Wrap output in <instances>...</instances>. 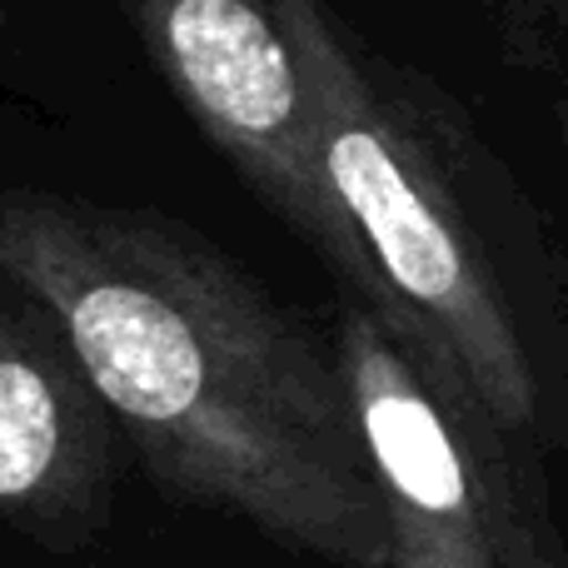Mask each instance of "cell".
I'll return each mask as SVG.
<instances>
[{
	"mask_svg": "<svg viewBox=\"0 0 568 568\" xmlns=\"http://www.w3.org/2000/svg\"><path fill=\"white\" fill-rule=\"evenodd\" d=\"M115 444L60 324L0 275V524L50 554L90 549L115 509Z\"/></svg>",
	"mask_w": 568,
	"mask_h": 568,
	"instance_id": "cell-5",
	"label": "cell"
},
{
	"mask_svg": "<svg viewBox=\"0 0 568 568\" xmlns=\"http://www.w3.org/2000/svg\"><path fill=\"white\" fill-rule=\"evenodd\" d=\"M20 6H30V0H0V26H6V20H10V16H16V10H20Z\"/></svg>",
	"mask_w": 568,
	"mask_h": 568,
	"instance_id": "cell-7",
	"label": "cell"
},
{
	"mask_svg": "<svg viewBox=\"0 0 568 568\" xmlns=\"http://www.w3.org/2000/svg\"><path fill=\"white\" fill-rule=\"evenodd\" d=\"M0 275L50 310L170 499L334 568H389L329 339L230 255L150 210L0 190Z\"/></svg>",
	"mask_w": 568,
	"mask_h": 568,
	"instance_id": "cell-1",
	"label": "cell"
},
{
	"mask_svg": "<svg viewBox=\"0 0 568 568\" xmlns=\"http://www.w3.org/2000/svg\"><path fill=\"white\" fill-rule=\"evenodd\" d=\"M549 6H554V10H559V6H564V0H549Z\"/></svg>",
	"mask_w": 568,
	"mask_h": 568,
	"instance_id": "cell-8",
	"label": "cell"
},
{
	"mask_svg": "<svg viewBox=\"0 0 568 568\" xmlns=\"http://www.w3.org/2000/svg\"><path fill=\"white\" fill-rule=\"evenodd\" d=\"M200 135L364 304L369 270L314 155L280 0H120Z\"/></svg>",
	"mask_w": 568,
	"mask_h": 568,
	"instance_id": "cell-4",
	"label": "cell"
},
{
	"mask_svg": "<svg viewBox=\"0 0 568 568\" xmlns=\"http://www.w3.org/2000/svg\"><path fill=\"white\" fill-rule=\"evenodd\" d=\"M329 354L384 509L389 568H534L509 444L454 414L349 294L334 310Z\"/></svg>",
	"mask_w": 568,
	"mask_h": 568,
	"instance_id": "cell-3",
	"label": "cell"
},
{
	"mask_svg": "<svg viewBox=\"0 0 568 568\" xmlns=\"http://www.w3.org/2000/svg\"><path fill=\"white\" fill-rule=\"evenodd\" d=\"M280 10L324 185L369 270L364 310L454 414L504 444H529L544 409L539 374L429 115L324 0H280Z\"/></svg>",
	"mask_w": 568,
	"mask_h": 568,
	"instance_id": "cell-2",
	"label": "cell"
},
{
	"mask_svg": "<svg viewBox=\"0 0 568 568\" xmlns=\"http://www.w3.org/2000/svg\"><path fill=\"white\" fill-rule=\"evenodd\" d=\"M504 6V20H509L514 30H519V40H524V30H529V60H539V0H499Z\"/></svg>",
	"mask_w": 568,
	"mask_h": 568,
	"instance_id": "cell-6",
	"label": "cell"
}]
</instances>
